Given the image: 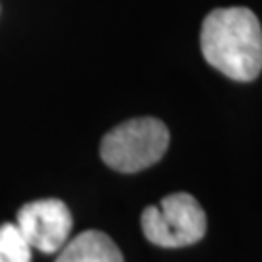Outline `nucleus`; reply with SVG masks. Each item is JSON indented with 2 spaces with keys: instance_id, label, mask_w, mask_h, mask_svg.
I'll return each instance as SVG.
<instances>
[{
  "instance_id": "1",
  "label": "nucleus",
  "mask_w": 262,
  "mask_h": 262,
  "mask_svg": "<svg viewBox=\"0 0 262 262\" xmlns=\"http://www.w3.org/2000/svg\"><path fill=\"white\" fill-rule=\"evenodd\" d=\"M200 47L208 64L235 82H253L262 70V28L253 10L217 8L202 24Z\"/></svg>"
},
{
  "instance_id": "2",
  "label": "nucleus",
  "mask_w": 262,
  "mask_h": 262,
  "mask_svg": "<svg viewBox=\"0 0 262 262\" xmlns=\"http://www.w3.org/2000/svg\"><path fill=\"white\" fill-rule=\"evenodd\" d=\"M169 130L154 117L130 119L109 130L101 140V159L119 173H138L163 158Z\"/></svg>"
},
{
  "instance_id": "3",
  "label": "nucleus",
  "mask_w": 262,
  "mask_h": 262,
  "mask_svg": "<svg viewBox=\"0 0 262 262\" xmlns=\"http://www.w3.org/2000/svg\"><path fill=\"white\" fill-rule=\"evenodd\" d=\"M204 208L188 192H173L159 206L142 212V231L150 243L165 249H179L198 243L206 235Z\"/></svg>"
},
{
  "instance_id": "4",
  "label": "nucleus",
  "mask_w": 262,
  "mask_h": 262,
  "mask_svg": "<svg viewBox=\"0 0 262 262\" xmlns=\"http://www.w3.org/2000/svg\"><path fill=\"white\" fill-rule=\"evenodd\" d=\"M16 227L31 249L53 254L58 253L68 241L72 229V214L58 198L33 200L18 210Z\"/></svg>"
},
{
  "instance_id": "5",
  "label": "nucleus",
  "mask_w": 262,
  "mask_h": 262,
  "mask_svg": "<svg viewBox=\"0 0 262 262\" xmlns=\"http://www.w3.org/2000/svg\"><path fill=\"white\" fill-rule=\"evenodd\" d=\"M55 262H124V258L109 235L90 229L68 241Z\"/></svg>"
},
{
  "instance_id": "6",
  "label": "nucleus",
  "mask_w": 262,
  "mask_h": 262,
  "mask_svg": "<svg viewBox=\"0 0 262 262\" xmlns=\"http://www.w3.org/2000/svg\"><path fill=\"white\" fill-rule=\"evenodd\" d=\"M0 262H31V247L16 224L0 225Z\"/></svg>"
}]
</instances>
